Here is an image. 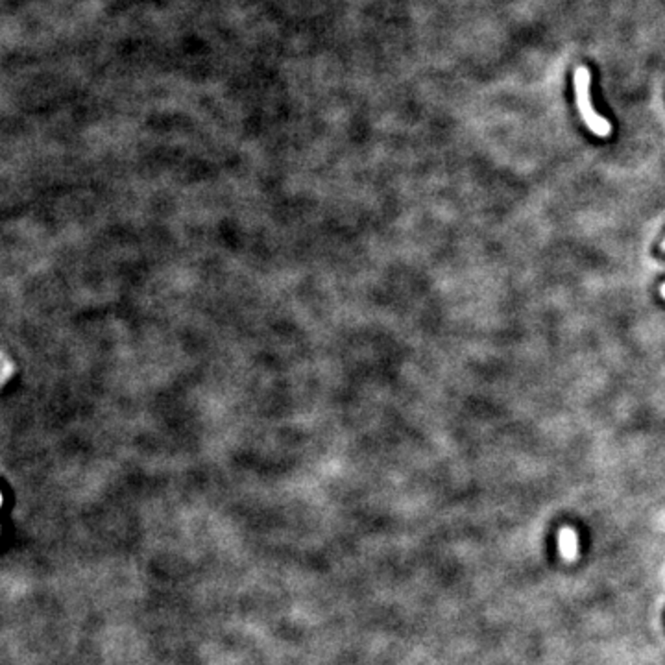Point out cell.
Masks as SVG:
<instances>
[{
  "label": "cell",
  "instance_id": "6da1fadb",
  "mask_svg": "<svg viewBox=\"0 0 665 665\" xmlns=\"http://www.w3.org/2000/svg\"><path fill=\"white\" fill-rule=\"evenodd\" d=\"M589 81H591V74H589L586 67L575 69V97H577V107H579L580 117L597 137H610L612 135V124L594 109L591 97H589Z\"/></svg>",
  "mask_w": 665,
  "mask_h": 665
},
{
  "label": "cell",
  "instance_id": "7a4b0ae2",
  "mask_svg": "<svg viewBox=\"0 0 665 665\" xmlns=\"http://www.w3.org/2000/svg\"><path fill=\"white\" fill-rule=\"evenodd\" d=\"M661 298H664V300H665V284H664V287H661Z\"/></svg>",
  "mask_w": 665,
  "mask_h": 665
},
{
  "label": "cell",
  "instance_id": "3957f363",
  "mask_svg": "<svg viewBox=\"0 0 665 665\" xmlns=\"http://www.w3.org/2000/svg\"><path fill=\"white\" fill-rule=\"evenodd\" d=\"M664 249H665V242H664Z\"/></svg>",
  "mask_w": 665,
  "mask_h": 665
}]
</instances>
